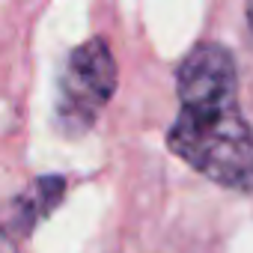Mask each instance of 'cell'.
<instances>
[{"label":"cell","mask_w":253,"mask_h":253,"mask_svg":"<svg viewBox=\"0 0 253 253\" xmlns=\"http://www.w3.org/2000/svg\"><path fill=\"white\" fill-rule=\"evenodd\" d=\"M176 92L170 149L214 185L253 191V125L241 113L232 54L217 42L194 45L179 63Z\"/></svg>","instance_id":"1"},{"label":"cell","mask_w":253,"mask_h":253,"mask_svg":"<svg viewBox=\"0 0 253 253\" xmlns=\"http://www.w3.org/2000/svg\"><path fill=\"white\" fill-rule=\"evenodd\" d=\"M116 89V60L101 36L72 48L57 78L54 122L66 137L89 131Z\"/></svg>","instance_id":"2"},{"label":"cell","mask_w":253,"mask_h":253,"mask_svg":"<svg viewBox=\"0 0 253 253\" xmlns=\"http://www.w3.org/2000/svg\"><path fill=\"white\" fill-rule=\"evenodd\" d=\"M63 194H66V179L63 176H36L33 185H27L12 203L18 232L30 235L63 203Z\"/></svg>","instance_id":"3"},{"label":"cell","mask_w":253,"mask_h":253,"mask_svg":"<svg viewBox=\"0 0 253 253\" xmlns=\"http://www.w3.org/2000/svg\"><path fill=\"white\" fill-rule=\"evenodd\" d=\"M0 253H18V247H15V241H12V235L0 226Z\"/></svg>","instance_id":"4"},{"label":"cell","mask_w":253,"mask_h":253,"mask_svg":"<svg viewBox=\"0 0 253 253\" xmlns=\"http://www.w3.org/2000/svg\"><path fill=\"white\" fill-rule=\"evenodd\" d=\"M247 24H250V33H253V0H247Z\"/></svg>","instance_id":"5"}]
</instances>
